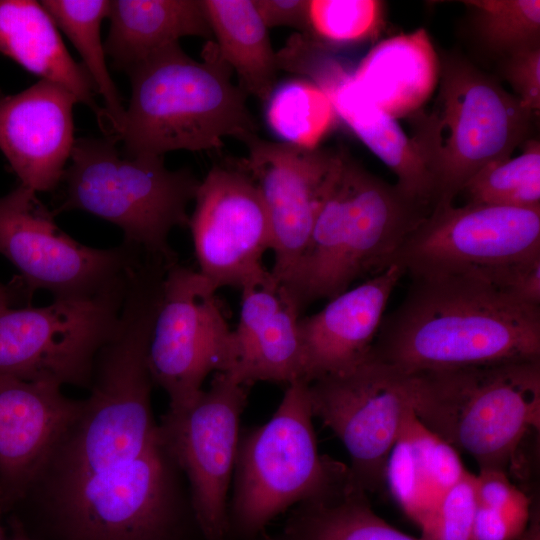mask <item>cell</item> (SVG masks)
Listing matches in <instances>:
<instances>
[{"instance_id": "cell-6", "label": "cell", "mask_w": 540, "mask_h": 540, "mask_svg": "<svg viewBox=\"0 0 540 540\" xmlns=\"http://www.w3.org/2000/svg\"><path fill=\"white\" fill-rule=\"evenodd\" d=\"M419 374V421L483 469L506 468L540 426V360Z\"/></svg>"}, {"instance_id": "cell-30", "label": "cell", "mask_w": 540, "mask_h": 540, "mask_svg": "<svg viewBox=\"0 0 540 540\" xmlns=\"http://www.w3.org/2000/svg\"><path fill=\"white\" fill-rule=\"evenodd\" d=\"M474 13L480 41L503 57L539 45V0L463 1Z\"/></svg>"}, {"instance_id": "cell-8", "label": "cell", "mask_w": 540, "mask_h": 540, "mask_svg": "<svg viewBox=\"0 0 540 540\" xmlns=\"http://www.w3.org/2000/svg\"><path fill=\"white\" fill-rule=\"evenodd\" d=\"M532 115L474 66L446 63L435 110L412 138L434 181V207L453 204L477 172L511 157L527 137Z\"/></svg>"}, {"instance_id": "cell-38", "label": "cell", "mask_w": 540, "mask_h": 540, "mask_svg": "<svg viewBox=\"0 0 540 540\" xmlns=\"http://www.w3.org/2000/svg\"><path fill=\"white\" fill-rule=\"evenodd\" d=\"M13 296V291L0 283V308L8 307L13 300Z\"/></svg>"}, {"instance_id": "cell-31", "label": "cell", "mask_w": 540, "mask_h": 540, "mask_svg": "<svg viewBox=\"0 0 540 540\" xmlns=\"http://www.w3.org/2000/svg\"><path fill=\"white\" fill-rule=\"evenodd\" d=\"M383 22L376 0H310L307 35L326 44H352L375 37Z\"/></svg>"}, {"instance_id": "cell-37", "label": "cell", "mask_w": 540, "mask_h": 540, "mask_svg": "<svg viewBox=\"0 0 540 540\" xmlns=\"http://www.w3.org/2000/svg\"><path fill=\"white\" fill-rule=\"evenodd\" d=\"M253 4L268 30L290 27L307 34L309 0H253Z\"/></svg>"}, {"instance_id": "cell-12", "label": "cell", "mask_w": 540, "mask_h": 540, "mask_svg": "<svg viewBox=\"0 0 540 540\" xmlns=\"http://www.w3.org/2000/svg\"><path fill=\"white\" fill-rule=\"evenodd\" d=\"M35 191L19 184L0 197V253L21 273L26 290L54 299L95 295L135 265L144 252L123 242L97 249L60 230Z\"/></svg>"}, {"instance_id": "cell-41", "label": "cell", "mask_w": 540, "mask_h": 540, "mask_svg": "<svg viewBox=\"0 0 540 540\" xmlns=\"http://www.w3.org/2000/svg\"><path fill=\"white\" fill-rule=\"evenodd\" d=\"M255 540H274L273 537L266 532L261 534L259 537H257Z\"/></svg>"}, {"instance_id": "cell-4", "label": "cell", "mask_w": 540, "mask_h": 540, "mask_svg": "<svg viewBox=\"0 0 540 540\" xmlns=\"http://www.w3.org/2000/svg\"><path fill=\"white\" fill-rule=\"evenodd\" d=\"M202 60L179 43L132 67L131 97L115 141L129 158L164 157L171 151L220 149L226 137L246 142L257 135L247 93L232 79L214 41Z\"/></svg>"}, {"instance_id": "cell-33", "label": "cell", "mask_w": 540, "mask_h": 540, "mask_svg": "<svg viewBox=\"0 0 540 540\" xmlns=\"http://www.w3.org/2000/svg\"><path fill=\"white\" fill-rule=\"evenodd\" d=\"M386 484L401 509L421 528L438 502L422 476L410 442L401 431L387 460Z\"/></svg>"}, {"instance_id": "cell-22", "label": "cell", "mask_w": 540, "mask_h": 540, "mask_svg": "<svg viewBox=\"0 0 540 540\" xmlns=\"http://www.w3.org/2000/svg\"><path fill=\"white\" fill-rule=\"evenodd\" d=\"M0 53L40 79L68 89L96 115L101 130L105 115L82 64L67 51L58 27L41 2L0 0Z\"/></svg>"}, {"instance_id": "cell-18", "label": "cell", "mask_w": 540, "mask_h": 540, "mask_svg": "<svg viewBox=\"0 0 540 540\" xmlns=\"http://www.w3.org/2000/svg\"><path fill=\"white\" fill-rule=\"evenodd\" d=\"M76 97L40 79L11 95L0 93V150L20 179L35 192L55 189L71 157Z\"/></svg>"}, {"instance_id": "cell-1", "label": "cell", "mask_w": 540, "mask_h": 540, "mask_svg": "<svg viewBox=\"0 0 540 540\" xmlns=\"http://www.w3.org/2000/svg\"><path fill=\"white\" fill-rule=\"evenodd\" d=\"M410 277L368 359L407 374L540 360V306L476 272Z\"/></svg>"}, {"instance_id": "cell-34", "label": "cell", "mask_w": 540, "mask_h": 540, "mask_svg": "<svg viewBox=\"0 0 540 540\" xmlns=\"http://www.w3.org/2000/svg\"><path fill=\"white\" fill-rule=\"evenodd\" d=\"M476 476L466 471L438 501L420 528L421 540H471L477 508Z\"/></svg>"}, {"instance_id": "cell-2", "label": "cell", "mask_w": 540, "mask_h": 540, "mask_svg": "<svg viewBox=\"0 0 540 540\" xmlns=\"http://www.w3.org/2000/svg\"><path fill=\"white\" fill-rule=\"evenodd\" d=\"M28 502L49 513L68 540H205L187 480L160 432L140 455L37 475L18 504Z\"/></svg>"}, {"instance_id": "cell-40", "label": "cell", "mask_w": 540, "mask_h": 540, "mask_svg": "<svg viewBox=\"0 0 540 540\" xmlns=\"http://www.w3.org/2000/svg\"><path fill=\"white\" fill-rule=\"evenodd\" d=\"M3 511H5V509H4L2 498H1V495H0V540H4V531H3V528L1 526V514H2Z\"/></svg>"}, {"instance_id": "cell-16", "label": "cell", "mask_w": 540, "mask_h": 540, "mask_svg": "<svg viewBox=\"0 0 540 540\" xmlns=\"http://www.w3.org/2000/svg\"><path fill=\"white\" fill-rule=\"evenodd\" d=\"M237 164L255 182L267 213L274 253L272 277L280 282L310 237L338 151L305 149L257 135L245 142Z\"/></svg>"}, {"instance_id": "cell-29", "label": "cell", "mask_w": 540, "mask_h": 540, "mask_svg": "<svg viewBox=\"0 0 540 540\" xmlns=\"http://www.w3.org/2000/svg\"><path fill=\"white\" fill-rule=\"evenodd\" d=\"M461 193L465 194L467 203L540 209L539 141L527 143L517 157L485 166L465 184Z\"/></svg>"}, {"instance_id": "cell-10", "label": "cell", "mask_w": 540, "mask_h": 540, "mask_svg": "<svg viewBox=\"0 0 540 540\" xmlns=\"http://www.w3.org/2000/svg\"><path fill=\"white\" fill-rule=\"evenodd\" d=\"M419 374L366 358L341 374L309 383L313 415L346 448L350 483L367 494L386 485L389 454L405 416L414 411Z\"/></svg>"}, {"instance_id": "cell-17", "label": "cell", "mask_w": 540, "mask_h": 540, "mask_svg": "<svg viewBox=\"0 0 540 540\" xmlns=\"http://www.w3.org/2000/svg\"><path fill=\"white\" fill-rule=\"evenodd\" d=\"M286 70L307 76L319 86L339 119L396 175V186L409 198L433 208L434 181L415 141L361 91L352 71L314 41L301 42L291 49Z\"/></svg>"}, {"instance_id": "cell-9", "label": "cell", "mask_w": 540, "mask_h": 540, "mask_svg": "<svg viewBox=\"0 0 540 540\" xmlns=\"http://www.w3.org/2000/svg\"><path fill=\"white\" fill-rule=\"evenodd\" d=\"M128 271L89 297L0 308V376L89 388L97 354L116 329Z\"/></svg>"}, {"instance_id": "cell-26", "label": "cell", "mask_w": 540, "mask_h": 540, "mask_svg": "<svg viewBox=\"0 0 540 540\" xmlns=\"http://www.w3.org/2000/svg\"><path fill=\"white\" fill-rule=\"evenodd\" d=\"M274 540H421L379 517L367 493L350 482L342 490L296 505Z\"/></svg>"}, {"instance_id": "cell-21", "label": "cell", "mask_w": 540, "mask_h": 540, "mask_svg": "<svg viewBox=\"0 0 540 540\" xmlns=\"http://www.w3.org/2000/svg\"><path fill=\"white\" fill-rule=\"evenodd\" d=\"M300 317L271 272L244 286L239 321L232 330L231 360L223 374L244 386L303 380Z\"/></svg>"}, {"instance_id": "cell-39", "label": "cell", "mask_w": 540, "mask_h": 540, "mask_svg": "<svg viewBox=\"0 0 540 540\" xmlns=\"http://www.w3.org/2000/svg\"><path fill=\"white\" fill-rule=\"evenodd\" d=\"M13 536L12 540H35L29 537L22 529L20 521L17 519L12 520Z\"/></svg>"}, {"instance_id": "cell-7", "label": "cell", "mask_w": 540, "mask_h": 540, "mask_svg": "<svg viewBox=\"0 0 540 540\" xmlns=\"http://www.w3.org/2000/svg\"><path fill=\"white\" fill-rule=\"evenodd\" d=\"M109 137L79 138L66 168L57 211L82 210L118 226L124 242L144 253L177 261L168 237L188 227V204L200 180L188 168L170 170L164 157L129 158Z\"/></svg>"}, {"instance_id": "cell-32", "label": "cell", "mask_w": 540, "mask_h": 540, "mask_svg": "<svg viewBox=\"0 0 540 540\" xmlns=\"http://www.w3.org/2000/svg\"><path fill=\"white\" fill-rule=\"evenodd\" d=\"M401 432L410 442L422 476L438 502L467 471L458 451L426 428L413 410L405 416Z\"/></svg>"}, {"instance_id": "cell-11", "label": "cell", "mask_w": 540, "mask_h": 540, "mask_svg": "<svg viewBox=\"0 0 540 540\" xmlns=\"http://www.w3.org/2000/svg\"><path fill=\"white\" fill-rule=\"evenodd\" d=\"M231 351L232 330L216 290L198 271L171 265L148 348L149 370L169 398L168 409L188 406L210 373H225Z\"/></svg>"}, {"instance_id": "cell-28", "label": "cell", "mask_w": 540, "mask_h": 540, "mask_svg": "<svg viewBox=\"0 0 540 540\" xmlns=\"http://www.w3.org/2000/svg\"><path fill=\"white\" fill-rule=\"evenodd\" d=\"M265 118L280 142L305 149L318 148L339 119L328 95L301 78L276 85L266 101Z\"/></svg>"}, {"instance_id": "cell-3", "label": "cell", "mask_w": 540, "mask_h": 540, "mask_svg": "<svg viewBox=\"0 0 540 540\" xmlns=\"http://www.w3.org/2000/svg\"><path fill=\"white\" fill-rule=\"evenodd\" d=\"M431 210L339 150L308 242L278 283L301 315L387 269Z\"/></svg>"}, {"instance_id": "cell-23", "label": "cell", "mask_w": 540, "mask_h": 540, "mask_svg": "<svg viewBox=\"0 0 540 540\" xmlns=\"http://www.w3.org/2000/svg\"><path fill=\"white\" fill-rule=\"evenodd\" d=\"M439 76V60L423 28L379 42L352 71L361 91L394 119L421 108Z\"/></svg>"}, {"instance_id": "cell-35", "label": "cell", "mask_w": 540, "mask_h": 540, "mask_svg": "<svg viewBox=\"0 0 540 540\" xmlns=\"http://www.w3.org/2000/svg\"><path fill=\"white\" fill-rule=\"evenodd\" d=\"M503 75L516 97L532 114L540 109V46L516 51L503 59Z\"/></svg>"}, {"instance_id": "cell-20", "label": "cell", "mask_w": 540, "mask_h": 540, "mask_svg": "<svg viewBox=\"0 0 540 540\" xmlns=\"http://www.w3.org/2000/svg\"><path fill=\"white\" fill-rule=\"evenodd\" d=\"M403 275V269L393 263L329 299L320 311L299 318L305 382L344 373L366 360Z\"/></svg>"}, {"instance_id": "cell-25", "label": "cell", "mask_w": 540, "mask_h": 540, "mask_svg": "<svg viewBox=\"0 0 540 540\" xmlns=\"http://www.w3.org/2000/svg\"><path fill=\"white\" fill-rule=\"evenodd\" d=\"M221 58L247 94L266 103L279 71L268 29L253 0H201Z\"/></svg>"}, {"instance_id": "cell-5", "label": "cell", "mask_w": 540, "mask_h": 540, "mask_svg": "<svg viewBox=\"0 0 540 540\" xmlns=\"http://www.w3.org/2000/svg\"><path fill=\"white\" fill-rule=\"evenodd\" d=\"M313 417L309 383L297 380L266 423L240 432L227 540H255L288 508L349 484L348 465L320 454Z\"/></svg>"}, {"instance_id": "cell-14", "label": "cell", "mask_w": 540, "mask_h": 540, "mask_svg": "<svg viewBox=\"0 0 540 540\" xmlns=\"http://www.w3.org/2000/svg\"><path fill=\"white\" fill-rule=\"evenodd\" d=\"M247 386L216 373L209 388L159 422L161 438L182 470L205 540H227L228 493Z\"/></svg>"}, {"instance_id": "cell-27", "label": "cell", "mask_w": 540, "mask_h": 540, "mask_svg": "<svg viewBox=\"0 0 540 540\" xmlns=\"http://www.w3.org/2000/svg\"><path fill=\"white\" fill-rule=\"evenodd\" d=\"M44 8L58 28L69 38L82 59L95 91L104 101L105 137L115 141L121 127L125 107L106 63V51L101 41V24L108 17L107 0H44Z\"/></svg>"}, {"instance_id": "cell-19", "label": "cell", "mask_w": 540, "mask_h": 540, "mask_svg": "<svg viewBox=\"0 0 540 540\" xmlns=\"http://www.w3.org/2000/svg\"><path fill=\"white\" fill-rule=\"evenodd\" d=\"M62 386L0 376V495L4 509L16 505L82 400Z\"/></svg>"}, {"instance_id": "cell-13", "label": "cell", "mask_w": 540, "mask_h": 540, "mask_svg": "<svg viewBox=\"0 0 540 540\" xmlns=\"http://www.w3.org/2000/svg\"><path fill=\"white\" fill-rule=\"evenodd\" d=\"M540 255V209L435 206L394 262L410 276L485 272Z\"/></svg>"}, {"instance_id": "cell-15", "label": "cell", "mask_w": 540, "mask_h": 540, "mask_svg": "<svg viewBox=\"0 0 540 540\" xmlns=\"http://www.w3.org/2000/svg\"><path fill=\"white\" fill-rule=\"evenodd\" d=\"M189 219L198 272L217 291L240 290L265 278L262 262L272 247L265 206L251 178L237 163L214 165L200 180Z\"/></svg>"}, {"instance_id": "cell-24", "label": "cell", "mask_w": 540, "mask_h": 540, "mask_svg": "<svg viewBox=\"0 0 540 540\" xmlns=\"http://www.w3.org/2000/svg\"><path fill=\"white\" fill-rule=\"evenodd\" d=\"M107 18L106 55L124 72L183 37L213 41L201 0H112Z\"/></svg>"}, {"instance_id": "cell-36", "label": "cell", "mask_w": 540, "mask_h": 540, "mask_svg": "<svg viewBox=\"0 0 540 540\" xmlns=\"http://www.w3.org/2000/svg\"><path fill=\"white\" fill-rule=\"evenodd\" d=\"M476 273L520 300L540 306V255L491 271Z\"/></svg>"}]
</instances>
